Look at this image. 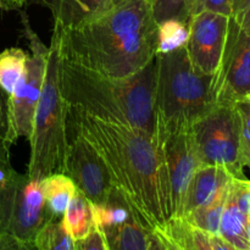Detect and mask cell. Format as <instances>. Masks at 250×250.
Listing matches in <instances>:
<instances>
[{
    "mask_svg": "<svg viewBox=\"0 0 250 250\" xmlns=\"http://www.w3.org/2000/svg\"><path fill=\"white\" fill-rule=\"evenodd\" d=\"M28 54L21 48H7L0 53V88L10 97L26 68Z\"/></svg>",
    "mask_w": 250,
    "mask_h": 250,
    "instance_id": "19",
    "label": "cell"
},
{
    "mask_svg": "<svg viewBox=\"0 0 250 250\" xmlns=\"http://www.w3.org/2000/svg\"><path fill=\"white\" fill-rule=\"evenodd\" d=\"M189 36L188 22L170 19L159 23L158 54H166L186 46Z\"/></svg>",
    "mask_w": 250,
    "mask_h": 250,
    "instance_id": "21",
    "label": "cell"
},
{
    "mask_svg": "<svg viewBox=\"0 0 250 250\" xmlns=\"http://www.w3.org/2000/svg\"><path fill=\"white\" fill-rule=\"evenodd\" d=\"M247 221L248 215L239 209L229 186L220 222L219 234L238 250H250V243L247 236Z\"/></svg>",
    "mask_w": 250,
    "mask_h": 250,
    "instance_id": "17",
    "label": "cell"
},
{
    "mask_svg": "<svg viewBox=\"0 0 250 250\" xmlns=\"http://www.w3.org/2000/svg\"><path fill=\"white\" fill-rule=\"evenodd\" d=\"M61 224L73 241L84 238L95 229L92 202L78 189L73 193Z\"/></svg>",
    "mask_w": 250,
    "mask_h": 250,
    "instance_id": "16",
    "label": "cell"
},
{
    "mask_svg": "<svg viewBox=\"0 0 250 250\" xmlns=\"http://www.w3.org/2000/svg\"><path fill=\"white\" fill-rule=\"evenodd\" d=\"M60 31L54 26L48 63L41 98L29 137L31 156L27 175L43 181L54 173H63L67 156L68 105L61 90Z\"/></svg>",
    "mask_w": 250,
    "mask_h": 250,
    "instance_id": "5",
    "label": "cell"
},
{
    "mask_svg": "<svg viewBox=\"0 0 250 250\" xmlns=\"http://www.w3.org/2000/svg\"><path fill=\"white\" fill-rule=\"evenodd\" d=\"M28 0H0V9L4 11H21Z\"/></svg>",
    "mask_w": 250,
    "mask_h": 250,
    "instance_id": "31",
    "label": "cell"
},
{
    "mask_svg": "<svg viewBox=\"0 0 250 250\" xmlns=\"http://www.w3.org/2000/svg\"><path fill=\"white\" fill-rule=\"evenodd\" d=\"M232 21L247 34H250V0H231Z\"/></svg>",
    "mask_w": 250,
    "mask_h": 250,
    "instance_id": "25",
    "label": "cell"
},
{
    "mask_svg": "<svg viewBox=\"0 0 250 250\" xmlns=\"http://www.w3.org/2000/svg\"><path fill=\"white\" fill-rule=\"evenodd\" d=\"M12 171H14V167L7 168V167H4V166L0 165V186H1L2 183L7 180V178H9L10 173H11Z\"/></svg>",
    "mask_w": 250,
    "mask_h": 250,
    "instance_id": "35",
    "label": "cell"
},
{
    "mask_svg": "<svg viewBox=\"0 0 250 250\" xmlns=\"http://www.w3.org/2000/svg\"><path fill=\"white\" fill-rule=\"evenodd\" d=\"M214 90L216 105L250 100V34L242 31L231 17Z\"/></svg>",
    "mask_w": 250,
    "mask_h": 250,
    "instance_id": "9",
    "label": "cell"
},
{
    "mask_svg": "<svg viewBox=\"0 0 250 250\" xmlns=\"http://www.w3.org/2000/svg\"><path fill=\"white\" fill-rule=\"evenodd\" d=\"M229 24V16L207 10L190 17L186 49L198 72L216 75L226 44Z\"/></svg>",
    "mask_w": 250,
    "mask_h": 250,
    "instance_id": "11",
    "label": "cell"
},
{
    "mask_svg": "<svg viewBox=\"0 0 250 250\" xmlns=\"http://www.w3.org/2000/svg\"><path fill=\"white\" fill-rule=\"evenodd\" d=\"M63 173L93 205L104 204L115 188L109 168L100 154L85 137L77 132L68 143Z\"/></svg>",
    "mask_w": 250,
    "mask_h": 250,
    "instance_id": "10",
    "label": "cell"
},
{
    "mask_svg": "<svg viewBox=\"0 0 250 250\" xmlns=\"http://www.w3.org/2000/svg\"><path fill=\"white\" fill-rule=\"evenodd\" d=\"M161 144L170 187L172 219H180L188 185L202 164L193 144L190 129L170 134L161 141Z\"/></svg>",
    "mask_w": 250,
    "mask_h": 250,
    "instance_id": "12",
    "label": "cell"
},
{
    "mask_svg": "<svg viewBox=\"0 0 250 250\" xmlns=\"http://www.w3.org/2000/svg\"><path fill=\"white\" fill-rule=\"evenodd\" d=\"M7 128H9V97L0 88V138L4 141L6 138Z\"/></svg>",
    "mask_w": 250,
    "mask_h": 250,
    "instance_id": "29",
    "label": "cell"
},
{
    "mask_svg": "<svg viewBox=\"0 0 250 250\" xmlns=\"http://www.w3.org/2000/svg\"><path fill=\"white\" fill-rule=\"evenodd\" d=\"M214 11L229 16L231 0H194L192 5V16L202 11Z\"/></svg>",
    "mask_w": 250,
    "mask_h": 250,
    "instance_id": "26",
    "label": "cell"
},
{
    "mask_svg": "<svg viewBox=\"0 0 250 250\" xmlns=\"http://www.w3.org/2000/svg\"><path fill=\"white\" fill-rule=\"evenodd\" d=\"M22 31L29 51L26 68L9 97V128L5 141L12 146L20 138L29 139L33 128V117L41 98L48 63L49 46L42 42L29 23L24 11H20Z\"/></svg>",
    "mask_w": 250,
    "mask_h": 250,
    "instance_id": "7",
    "label": "cell"
},
{
    "mask_svg": "<svg viewBox=\"0 0 250 250\" xmlns=\"http://www.w3.org/2000/svg\"><path fill=\"white\" fill-rule=\"evenodd\" d=\"M247 236L250 243V216H248V221H247Z\"/></svg>",
    "mask_w": 250,
    "mask_h": 250,
    "instance_id": "36",
    "label": "cell"
},
{
    "mask_svg": "<svg viewBox=\"0 0 250 250\" xmlns=\"http://www.w3.org/2000/svg\"><path fill=\"white\" fill-rule=\"evenodd\" d=\"M154 232H155V233L159 236V238L161 239V242H163L164 246H165L166 250H182L181 249V247L178 246L172 238H170L165 232H163L161 229H154Z\"/></svg>",
    "mask_w": 250,
    "mask_h": 250,
    "instance_id": "33",
    "label": "cell"
},
{
    "mask_svg": "<svg viewBox=\"0 0 250 250\" xmlns=\"http://www.w3.org/2000/svg\"><path fill=\"white\" fill-rule=\"evenodd\" d=\"M248 216H250V183H249V190H248Z\"/></svg>",
    "mask_w": 250,
    "mask_h": 250,
    "instance_id": "37",
    "label": "cell"
},
{
    "mask_svg": "<svg viewBox=\"0 0 250 250\" xmlns=\"http://www.w3.org/2000/svg\"><path fill=\"white\" fill-rule=\"evenodd\" d=\"M61 55L110 77L139 72L158 55V29L149 0H114L98 16L60 28Z\"/></svg>",
    "mask_w": 250,
    "mask_h": 250,
    "instance_id": "2",
    "label": "cell"
},
{
    "mask_svg": "<svg viewBox=\"0 0 250 250\" xmlns=\"http://www.w3.org/2000/svg\"><path fill=\"white\" fill-rule=\"evenodd\" d=\"M232 180L231 173L222 166L200 165L188 185L180 219L226 194Z\"/></svg>",
    "mask_w": 250,
    "mask_h": 250,
    "instance_id": "13",
    "label": "cell"
},
{
    "mask_svg": "<svg viewBox=\"0 0 250 250\" xmlns=\"http://www.w3.org/2000/svg\"><path fill=\"white\" fill-rule=\"evenodd\" d=\"M202 165L226 168L236 180H247L241 161V119L236 105H216L190 128Z\"/></svg>",
    "mask_w": 250,
    "mask_h": 250,
    "instance_id": "6",
    "label": "cell"
},
{
    "mask_svg": "<svg viewBox=\"0 0 250 250\" xmlns=\"http://www.w3.org/2000/svg\"><path fill=\"white\" fill-rule=\"evenodd\" d=\"M37 250H73V239L61 221H49L34 239Z\"/></svg>",
    "mask_w": 250,
    "mask_h": 250,
    "instance_id": "22",
    "label": "cell"
},
{
    "mask_svg": "<svg viewBox=\"0 0 250 250\" xmlns=\"http://www.w3.org/2000/svg\"><path fill=\"white\" fill-rule=\"evenodd\" d=\"M51 220L42 181L12 171L0 186V234L34 243L38 232Z\"/></svg>",
    "mask_w": 250,
    "mask_h": 250,
    "instance_id": "8",
    "label": "cell"
},
{
    "mask_svg": "<svg viewBox=\"0 0 250 250\" xmlns=\"http://www.w3.org/2000/svg\"><path fill=\"white\" fill-rule=\"evenodd\" d=\"M68 120L106 164L116 189L150 231L172 219L163 144L156 136L71 110Z\"/></svg>",
    "mask_w": 250,
    "mask_h": 250,
    "instance_id": "1",
    "label": "cell"
},
{
    "mask_svg": "<svg viewBox=\"0 0 250 250\" xmlns=\"http://www.w3.org/2000/svg\"><path fill=\"white\" fill-rule=\"evenodd\" d=\"M210 244H211L212 250H238L236 247L232 246L229 242L222 238L220 234H215V236H209Z\"/></svg>",
    "mask_w": 250,
    "mask_h": 250,
    "instance_id": "30",
    "label": "cell"
},
{
    "mask_svg": "<svg viewBox=\"0 0 250 250\" xmlns=\"http://www.w3.org/2000/svg\"><path fill=\"white\" fill-rule=\"evenodd\" d=\"M109 250H148L153 231L137 216L121 225L100 232Z\"/></svg>",
    "mask_w": 250,
    "mask_h": 250,
    "instance_id": "15",
    "label": "cell"
},
{
    "mask_svg": "<svg viewBox=\"0 0 250 250\" xmlns=\"http://www.w3.org/2000/svg\"><path fill=\"white\" fill-rule=\"evenodd\" d=\"M149 1H150V0H149Z\"/></svg>",
    "mask_w": 250,
    "mask_h": 250,
    "instance_id": "38",
    "label": "cell"
},
{
    "mask_svg": "<svg viewBox=\"0 0 250 250\" xmlns=\"http://www.w3.org/2000/svg\"><path fill=\"white\" fill-rule=\"evenodd\" d=\"M148 250H166L165 246H164V243L161 242V239L159 238V236L154 231L150 236V242H149Z\"/></svg>",
    "mask_w": 250,
    "mask_h": 250,
    "instance_id": "34",
    "label": "cell"
},
{
    "mask_svg": "<svg viewBox=\"0 0 250 250\" xmlns=\"http://www.w3.org/2000/svg\"><path fill=\"white\" fill-rule=\"evenodd\" d=\"M10 144L6 143L4 139L0 138V165L4 167L11 168V161H10Z\"/></svg>",
    "mask_w": 250,
    "mask_h": 250,
    "instance_id": "32",
    "label": "cell"
},
{
    "mask_svg": "<svg viewBox=\"0 0 250 250\" xmlns=\"http://www.w3.org/2000/svg\"><path fill=\"white\" fill-rule=\"evenodd\" d=\"M44 200L53 221H61L76 192V186L66 173H54L42 181Z\"/></svg>",
    "mask_w": 250,
    "mask_h": 250,
    "instance_id": "18",
    "label": "cell"
},
{
    "mask_svg": "<svg viewBox=\"0 0 250 250\" xmlns=\"http://www.w3.org/2000/svg\"><path fill=\"white\" fill-rule=\"evenodd\" d=\"M73 250H107L104 237L97 229L87 237L73 241Z\"/></svg>",
    "mask_w": 250,
    "mask_h": 250,
    "instance_id": "27",
    "label": "cell"
},
{
    "mask_svg": "<svg viewBox=\"0 0 250 250\" xmlns=\"http://www.w3.org/2000/svg\"><path fill=\"white\" fill-rule=\"evenodd\" d=\"M227 195H229V192L217 200L212 202L211 204L204 205V207H200L198 209L193 210L192 212L186 215L182 219L186 222H188L190 226L205 232L209 236L219 234L220 222H221L222 211H224L225 204H226Z\"/></svg>",
    "mask_w": 250,
    "mask_h": 250,
    "instance_id": "20",
    "label": "cell"
},
{
    "mask_svg": "<svg viewBox=\"0 0 250 250\" xmlns=\"http://www.w3.org/2000/svg\"><path fill=\"white\" fill-rule=\"evenodd\" d=\"M150 4L158 24L170 19L189 22L192 16V0H150Z\"/></svg>",
    "mask_w": 250,
    "mask_h": 250,
    "instance_id": "23",
    "label": "cell"
},
{
    "mask_svg": "<svg viewBox=\"0 0 250 250\" xmlns=\"http://www.w3.org/2000/svg\"><path fill=\"white\" fill-rule=\"evenodd\" d=\"M61 90L71 110L158 137V55L139 72L110 77L70 62L61 55Z\"/></svg>",
    "mask_w": 250,
    "mask_h": 250,
    "instance_id": "3",
    "label": "cell"
},
{
    "mask_svg": "<svg viewBox=\"0 0 250 250\" xmlns=\"http://www.w3.org/2000/svg\"><path fill=\"white\" fill-rule=\"evenodd\" d=\"M236 109L241 119V136H239V151L241 161L244 167L250 170V100L237 103Z\"/></svg>",
    "mask_w": 250,
    "mask_h": 250,
    "instance_id": "24",
    "label": "cell"
},
{
    "mask_svg": "<svg viewBox=\"0 0 250 250\" xmlns=\"http://www.w3.org/2000/svg\"><path fill=\"white\" fill-rule=\"evenodd\" d=\"M107 250H109V249H107Z\"/></svg>",
    "mask_w": 250,
    "mask_h": 250,
    "instance_id": "39",
    "label": "cell"
},
{
    "mask_svg": "<svg viewBox=\"0 0 250 250\" xmlns=\"http://www.w3.org/2000/svg\"><path fill=\"white\" fill-rule=\"evenodd\" d=\"M215 76L193 67L186 46L158 54L156 121L160 142L170 134L189 131L216 106Z\"/></svg>",
    "mask_w": 250,
    "mask_h": 250,
    "instance_id": "4",
    "label": "cell"
},
{
    "mask_svg": "<svg viewBox=\"0 0 250 250\" xmlns=\"http://www.w3.org/2000/svg\"><path fill=\"white\" fill-rule=\"evenodd\" d=\"M50 10L54 26L76 27L109 9L114 0H31Z\"/></svg>",
    "mask_w": 250,
    "mask_h": 250,
    "instance_id": "14",
    "label": "cell"
},
{
    "mask_svg": "<svg viewBox=\"0 0 250 250\" xmlns=\"http://www.w3.org/2000/svg\"><path fill=\"white\" fill-rule=\"evenodd\" d=\"M0 250H37L34 243L24 242L19 238L9 236V234H0Z\"/></svg>",
    "mask_w": 250,
    "mask_h": 250,
    "instance_id": "28",
    "label": "cell"
}]
</instances>
